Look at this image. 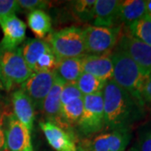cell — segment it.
<instances>
[{
	"label": "cell",
	"mask_w": 151,
	"mask_h": 151,
	"mask_svg": "<svg viewBox=\"0 0 151 151\" xmlns=\"http://www.w3.org/2000/svg\"><path fill=\"white\" fill-rule=\"evenodd\" d=\"M105 129L129 130L143 117L145 108L113 80L106 82L103 91Z\"/></svg>",
	"instance_id": "cell-1"
},
{
	"label": "cell",
	"mask_w": 151,
	"mask_h": 151,
	"mask_svg": "<svg viewBox=\"0 0 151 151\" xmlns=\"http://www.w3.org/2000/svg\"><path fill=\"white\" fill-rule=\"evenodd\" d=\"M112 60L113 64L112 80L135 99L142 108H145L142 98V91L151 72L142 68L129 55L118 48L112 52Z\"/></svg>",
	"instance_id": "cell-2"
},
{
	"label": "cell",
	"mask_w": 151,
	"mask_h": 151,
	"mask_svg": "<svg viewBox=\"0 0 151 151\" xmlns=\"http://www.w3.org/2000/svg\"><path fill=\"white\" fill-rule=\"evenodd\" d=\"M33 71L23 57L21 48L7 50L0 47V81L7 91L22 85Z\"/></svg>",
	"instance_id": "cell-3"
},
{
	"label": "cell",
	"mask_w": 151,
	"mask_h": 151,
	"mask_svg": "<svg viewBox=\"0 0 151 151\" xmlns=\"http://www.w3.org/2000/svg\"><path fill=\"white\" fill-rule=\"evenodd\" d=\"M52 51L59 60L79 58L86 54L82 29L67 27L50 34L46 39Z\"/></svg>",
	"instance_id": "cell-4"
},
{
	"label": "cell",
	"mask_w": 151,
	"mask_h": 151,
	"mask_svg": "<svg viewBox=\"0 0 151 151\" xmlns=\"http://www.w3.org/2000/svg\"><path fill=\"white\" fill-rule=\"evenodd\" d=\"M21 48L23 57L33 72H53L59 59L55 56L46 40L29 39Z\"/></svg>",
	"instance_id": "cell-5"
},
{
	"label": "cell",
	"mask_w": 151,
	"mask_h": 151,
	"mask_svg": "<svg viewBox=\"0 0 151 151\" xmlns=\"http://www.w3.org/2000/svg\"><path fill=\"white\" fill-rule=\"evenodd\" d=\"M82 30L86 54L99 55L112 52L118 45L123 27L121 25L111 28L87 25Z\"/></svg>",
	"instance_id": "cell-6"
},
{
	"label": "cell",
	"mask_w": 151,
	"mask_h": 151,
	"mask_svg": "<svg viewBox=\"0 0 151 151\" xmlns=\"http://www.w3.org/2000/svg\"><path fill=\"white\" fill-rule=\"evenodd\" d=\"M76 127L83 136L95 134L105 129L103 92L84 96L83 112Z\"/></svg>",
	"instance_id": "cell-7"
},
{
	"label": "cell",
	"mask_w": 151,
	"mask_h": 151,
	"mask_svg": "<svg viewBox=\"0 0 151 151\" xmlns=\"http://www.w3.org/2000/svg\"><path fill=\"white\" fill-rule=\"evenodd\" d=\"M3 128L7 150L34 151L31 133L14 114L3 115Z\"/></svg>",
	"instance_id": "cell-8"
},
{
	"label": "cell",
	"mask_w": 151,
	"mask_h": 151,
	"mask_svg": "<svg viewBox=\"0 0 151 151\" xmlns=\"http://www.w3.org/2000/svg\"><path fill=\"white\" fill-rule=\"evenodd\" d=\"M55 76V71L33 72L21 85V90L31 100L35 108L42 109L44 101L54 83Z\"/></svg>",
	"instance_id": "cell-9"
},
{
	"label": "cell",
	"mask_w": 151,
	"mask_h": 151,
	"mask_svg": "<svg viewBox=\"0 0 151 151\" xmlns=\"http://www.w3.org/2000/svg\"><path fill=\"white\" fill-rule=\"evenodd\" d=\"M117 45L139 66L151 72V46L132 36L125 29L122 30Z\"/></svg>",
	"instance_id": "cell-10"
},
{
	"label": "cell",
	"mask_w": 151,
	"mask_h": 151,
	"mask_svg": "<svg viewBox=\"0 0 151 151\" xmlns=\"http://www.w3.org/2000/svg\"><path fill=\"white\" fill-rule=\"evenodd\" d=\"M40 127L49 145L55 151H78V146L72 132L49 121L40 122Z\"/></svg>",
	"instance_id": "cell-11"
},
{
	"label": "cell",
	"mask_w": 151,
	"mask_h": 151,
	"mask_svg": "<svg viewBox=\"0 0 151 151\" xmlns=\"http://www.w3.org/2000/svg\"><path fill=\"white\" fill-rule=\"evenodd\" d=\"M83 72L96 76L104 81H111L113 74L112 52L104 54H86L81 57Z\"/></svg>",
	"instance_id": "cell-12"
},
{
	"label": "cell",
	"mask_w": 151,
	"mask_h": 151,
	"mask_svg": "<svg viewBox=\"0 0 151 151\" xmlns=\"http://www.w3.org/2000/svg\"><path fill=\"white\" fill-rule=\"evenodd\" d=\"M0 26L4 33V37L0 42L1 48L7 50L18 48L25 40L26 24L15 14L2 19Z\"/></svg>",
	"instance_id": "cell-13"
},
{
	"label": "cell",
	"mask_w": 151,
	"mask_h": 151,
	"mask_svg": "<svg viewBox=\"0 0 151 151\" xmlns=\"http://www.w3.org/2000/svg\"><path fill=\"white\" fill-rule=\"evenodd\" d=\"M65 84V81L55 73L54 83L44 101L42 110L47 121L68 130L60 117V96Z\"/></svg>",
	"instance_id": "cell-14"
},
{
	"label": "cell",
	"mask_w": 151,
	"mask_h": 151,
	"mask_svg": "<svg viewBox=\"0 0 151 151\" xmlns=\"http://www.w3.org/2000/svg\"><path fill=\"white\" fill-rule=\"evenodd\" d=\"M118 0H96L92 25L98 27H116L119 24Z\"/></svg>",
	"instance_id": "cell-15"
},
{
	"label": "cell",
	"mask_w": 151,
	"mask_h": 151,
	"mask_svg": "<svg viewBox=\"0 0 151 151\" xmlns=\"http://www.w3.org/2000/svg\"><path fill=\"white\" fill-rule=\"evenodd\" d=\"M14 115L31 133L35 120V108L27 95L19 89L12 95Z\"/></svg>",
	"instance_id": "cell-16"
},
{
	"label": "cell",
	"mask_w": 151,
	"mask_h": 151,
	"mask_svg": "<svg viewBox=\"0 0 151 151\" xmlns=\"http://www.w3.org/2000/svg\"><path fill=\"white\" fill-rule=\"evenodd\" d=\"M146 14V1L145 0H124L119 1L118 19L119 23L130 26Z\"/></svg>",
	"instance_id": "cell-17"
},
{
	"label": "cell",
	"mask_w": 151,
	"mask_h": 151,
	"mask_svg": "<svg viewBox=\"0 0 151 151\" xmlns=\"http://www.w3.org/2000/svg\"><path fill=\"white\" fill-rule=\"evenodd\" d=\"M84 108V96L71 98L60 103V117L69 129L70 126L76 125L80 120Z\"/></svg>",
	"instance_id": "cell-18"
},
{
	"label": "cell",
	"mask_w": 151,
	"mask_h": 151,
	"mask_svg": "<svg viewBox=\"0 0 151 151\" xmlns=\"http://www.w3.org/2000/svg\"><path fill=\"white\" fill-rule=\"evenodd\" d=\"M55 73L63 81L66 82H76L83 73L81 57L59 60Z\"/></svg>",
	"instance_id": "cell-19"
},
{
	"label": "cell",
	"mask_w": 151,
	"mask_h": 151,
	"mask_svg": "<svg viewBox=\"0 0 151 151\" xmlns=\"http://www.w3.org/2000/svg\"><path fill=\"white\" fill-rule=\"evenodd\" d=\"M29 27L37 39L42 40L51 31L50 17L44 10H35L30 12L27 17Z\"/></svg>",
	"instance_id": "cell-20"
},
{
	"label": "cell",
	"mask_w": 151,
	"mask_h": 151,
	"mask_svg": "<svg viewBox=\"0 0 151 151\" xmlns=\"http://www.w3.org/2000/svg\"><path fill=\"white\" fill-rule=\"evenodd\" d=\"M76 84L83 96H88L103 92L106 81L91 74L83 72L76 81Z\"/></svg>",
	"instance_id": "cell-21"
},
{
	"label": "cell",
	"mask_w": 151,
	"mask_h": 151,
	"mask_svg": "<svg viewBox=\"0 0 151 151\" xmlns=\"http://www.w3.org/2000/svg\"><path fill=\"white\" fill-rule=\"evenodd\" d=\"M125 29L132 36L151 46V19L147 14L125 28Z\"/></svg>",
	"instance_id": "cell-22"
},
{
	"label": "cell",
	"mask_w": 151,
	"mask_h": 151,
	"mask_svg": "<svg viewBox=\"0 0 151 151\" xmlns=\"http://www.w3.org/2000/svg\"><path fill=\"white\" fill-rule=\"evenodd\" d=\"M108 151H124L130 140L129 130H113L105 133Z\"/></svg>",
	"instance_id": "cell-23"
},
{
	"label": "cell",
	"mask_w": 151,
	"mask_h": 151,
	"mask_svg": "<svg viewBox=\"0 0 151 151\" xmlns=\"http://www.w3.org/2000/svg\"><path fill=\"white\" fill-rule=\"evenodd\" d=\"M96 0H78L73 2V14L81 21L92 20L94 17Z\"/></svg>",
	"instance_id": "cell-24"
},
{
	"label": "cell",
	"mask_w": 151,
	"mask_h": 151,
	"mask_svg": "<svg viewBox=\"0 0 151 151\" xmlns=\"http://www.w3.org/2000/svg\"><path fill=\"white\" fill-rule=\"evenodd\" d=\"M19 6L15 0H0V21L6 17L15 14Z\"/></svg>",
	"instance_id": "cell-25"
},
{
	"label": "cell",
	"mask_w": 151,
	"mask_h": 151,
	"mask_svg": "<svg viewBox=\"0 0 151 151\" xmlns=\"http://www.w3.org/2000/svg\"><path fill=\"white\" fill-rule=\"evenodd\" d=\"M19 9L27 11L44 10L49 6L48 1L44 0H19L17 1Z\"/></svg>",
	"instance_id": "cell-26"
},
{
	"label": "cell",
	"mask_w": 151,
	"mask_h": 151,
	"mask_svg": "<svg viewBox=\"0 0 151 151\" xmlns=\"http://www.w3.org/2000/svg\"><path fill=\"white\" fill-rule=\"evenodd\" d=\"M139 151H151V129L145 131L139 137Z\"/></svg>",
	"instance_id": "cell-27"
},
{
	"label": "cell",
	"mask_w": 151,
	"mask_h": 151,
	"mask_svg": "<svg viewBox=\"0 0 151 151\" xmlns=\"http://www.w3.org/2000/svg\"><path fill=\"white\" fill-rule=\"evenodd\" d=\"M142 98L145 107H147L151 110V76L145 83L142 91Z\"/></svg>",
	"instance_id": "cell-28"
},
{
	"label": "cell",
	"mask_w": 151,
	"mask_h": 151,
	"mask_svg": "<svg viewBox=\"0 0 151 151\" xmlns=\"http://www.w3.org/2000/svg\"><path fill=\"white\" fill-rule=\"evenodd\" d=\"M0 151H7L4 132L3 128V115L0 113Z\"/></svg>",
	"instance_id": "cell-29"
},
{
	"label": "cell",
	"mask_w": 151,
	"mask_h": 151,
	"mask_svg": "<svg viewBox=\"0 0 151 151\" xmlns=\"http://www.w3.org/2000/svg\"><path fill=\"white\" fill-rule=\"evenodd\" d=\"M146 14L151 19V0L146 1Z\"/></svg>",
	"instance_id": "cell-30"
},
{
	"label": "cell",
	"mask_w": 151,
	"mask_h": 151,
	"mask_svg": "<svg viewBox=\"0 0 151 151\" xmlns=\"http://www.w3.org/2000/svg\"><path fill=\"white\" fill-rule=\"evenodd\" d=\"M78 151H87V150H86V149L84 147L83 145H80L78 146Z\"/></svg>",
	"instance_id": "cell-31"
},
{
	"label": "cell",
	"mask_w": 151,
	"mask_h": 151,
	"mask_svg": "<svg viewBox=\"0 0 151 151\" xmlns=\"http://www.w3.org/2000/svg\"><path fill=\"white\" fill-rule=\"evenodd\" d=\"M129 151H139V150H138V148H136V147H133V148H131Z\"/></svg>",
	"instance_id": "cell-32"
},
{
	"label": "cell",
	"mask_w": 151,
	"mask_h": 151,
	"mask_svg": "<svg viewBox=\"0 0 151 151\" xmlns=\"http://www.w3.org/2000/svg\"><path fill=\"white\" fill-rule=\"evenodd\" d=\"M1 88H3V86H2V84H1V81H0V89Z\"/></svg>",
	"instance_id": "cell-33"
}]
</instances>
